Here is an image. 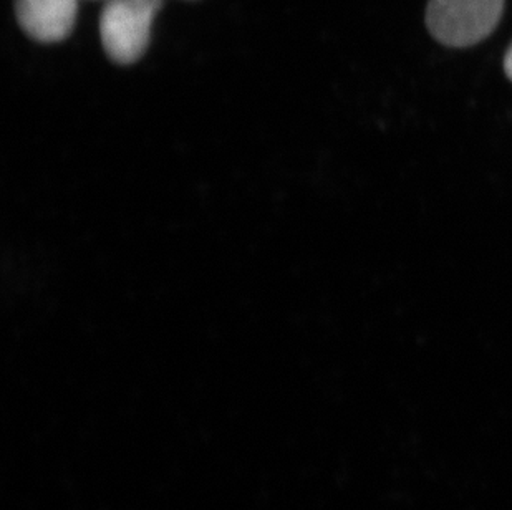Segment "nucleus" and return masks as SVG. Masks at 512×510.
Segmentation results:
<instances>
[{
    "instance_id": "1",
    "label": "nucleus",
    "mask_w": 512,
    "mask_h": 510,
    "mask_svg": "<svg viewBox=\"0 0 512 510\" xmlns=\"http://www.w3.org/2000/svg\"><path fill=\"white\" fill-rule=\"evenodd\" d=\"M503 10L504 0H430L426 25L441 44L463 49L493 34Z\"/></svg>"
},
{
    "instance_id": "2",
    "label": "nucleus",
    "mask_w": 512,
    "mask_h": 510,
    "mask_svg": "<svg viewBox=\"0 0 512 510\" xmlns=\"http://www.w3.org/2000/svg\"><path fill=\"white\" fill-rule=\"evenodd\" d=\"M161 5L163 0H108L100 17V37L113 62L131 65L143 57Z\"/></svg>"
},
{
    "instance_id": "3",
    "label": "nucleus",
    "mask_w": 512,
    "mask_h": 510,
    "mask_svg": "<svg viewBox=\"0 0 512 510\" xmlns=\"http://www.w3.org/2000/svg\"><path fill=\"white\" fill-rule=\"evenodd\" d=\"M17 22L30 39L57 44L72 34L78 0H15Z\"/></svg>"
},
{
    "instance_id": "4",
    "label": "nucleus",
    "mask_w": 512,
    "mask_h": 510,
    "mask_svg": "<svg viewBox=\"0 0 512 510\" xmlns=\"http://www.w3.org/2000/svg\"><path fill=\"white\" fill-rule=\"evenodd\" d=\"M504 70H506V75L512 80V45L509 47L508 53H506V58H504Z\"/></svg>"
}]
</instances>
